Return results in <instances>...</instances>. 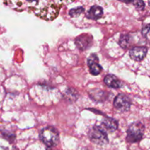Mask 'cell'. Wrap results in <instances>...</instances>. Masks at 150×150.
Returning <instances> with one entry per match:
<instances>
[{"mask_svg": "<svg viewBox=\"0 0 150 150\" xmlns=\"http://www.w3.org/2000/svg\"><path fill=\"white\" fill-rule=\"evenodd\" d=\"M144 125L142 122H135L129 127L127 131L126 140L128 142L136 143L142 139L144 133Z\"/></svg>", "mask_w": 150, "mask_h": 150, "instance_id": "obj_3", "label": "cell"}, {"mask_svg": "<svg viewBox=\"0 0 150 150\" xmlns=\"http://www.w3.org/2000/svg\"><path fill=\"white\" fill-rule=\"evenodd\" d=\"M83 12V7H77L76 9H73L70 11L69 14L70 16H71L72 17H76V16H79V15L81 14Z\"/></svg>", "mask_w": 150, "mask_h": 150, "instance_id": "obj_13", "label": "cell"}, {"mask_svg": "<svg viewBox=\"0 0 150 150\" xmlns=\"http://www.w3.org/2000/svg\"><path fill=\"white\" fill-rule=\"evenodd\" d=\"M89 137L92 142L97 144L103 145L108 142L106 132L100 126L95 125L90 129L89 132Z\"/></svg>", "mask_w": 150, "mask_h": 150, "instance_id": "obj_4", "label": "cell"}, {"mask_svg": "<svg viewBox=\"0 0 150 150\" xmlns=\"http://www.w3.org/2000/svg\"><path fill=\"white\" fill-rule=\"evenodd\" d=\"M104 82L105 84L109 87L113 89H120L122 86V83L121 81L118 79V78L116 77L114 75H107L104 79Z\"/></svg>", "mask_w": 150, "mask_h": 150, "instance_id": "obj_9", "label": "cell"}, {"mask_svg": "<svg viewBox=\"0 0 150 150\" xmlns=\"http://www.w3.org/2000/svg\"><path fill=\"white\" fill-rule=\"evenodd\" d=\"M114 105L117 110L122 112L127 111L131 105V100L125 94H119L114 99Z\"/></svg>", "mask_w": 150, "mask_h": 150, "instance_id": "obj_5", "label": "cell"}, {"mask_svg": "<svg viewBox=\"0 0 150 150\" xmlns=\"http://www.w3.org/2000/svg\"><path fill=\"white\" fill-rule=\"evenodd\" d=\"M142 32L144 37H146V38H148V36H149V24L145 25V26L143 27V29H142Z\"/></svg>", "mask_w": 150, "mask_h": 150, "instance_id": "obj_15", "label": "cell"}, {"mask_svg": "<svg viewBox=\"0 0 150 150\" xmlns=\"http://www.w3.org/2000/svg\"><path fill=\"white\" fill-rule=\"evenodd\" d=\"M146 53H147V48L146 47H134L130 51V57L135 61H142L145 58Z\"/></svg>", "mask_w": 150, "mask_h": 150, "instance_id": "obj_7", "label": "cell"}, {"mask_svg": "<svg viewBox=\"0 0 150 150\" xmlns=\"http://www.w3.org/2000/svg\"><path fill=\"white\" fill-rule=\"evenodd\" d=\"M131 3H133L136 7L139 10H143L145 7L144 2L143 1H132Z\"/></svg>", "mask_w": 150, "mask_h": 150, "instance_id": "obj_14", "label": "cell"}, {"mask_svg": "<svg viewBox=\"0 0 150 150\" xmlns=\"http://www.w3.org/2000/svg\"><path fill=\"white\" fill-rule=\"evenodd\" d=\"M40 139L46 146L51 147L58 144L59 134L58 130L54 127H47L41 131Z\"/></svg>", "mask_w": 150, "mask_h": 150, "instance_id": "obj_2", "label": "cell"}, {"mask_svg": "<svg viewBox=\"0 0 150 150\" xmlns=\"http://www.w3.org/2000/svg\"><path fill=\"white\" fill-rule=\"evenodd\" d=\"M47 150H50V149H47Z\"/></svg>", "mask_w": 150, "mask_h": 150, "instance_id": "obj_16", "label": "cell"}, {"mask_svg": "<svg viewBox=\"0 0 150 150\" xmlns=\"http://www.w3.org/2000/svg\"><path fill=\"white\" fill-rule=\"evenodd\" d=\"M92 42V37L89 35H81L76 40V44L81 51L87 49L91 46Z\"/></svg>", "mask_w": 150, "mask_h": 150, "instance_id": "obj_8", "label": "cell"}, {"mask_svg": "<svg viewBox=\"0 0 150 150\" xmlns=\"http://www.w3.org/2000/svg\"><path fill=\"white\" fill-rule=\"evenodd\" d=\"M130 43V37L128 35H121L120 39V45L122 48H127Z\"/></svg>", "mask_w": 150, "mask_h": 150, "instance_id": "obj_12", "label": "cell"}, {"mask_svg": "<svg viewBox=\"0 0 150 150\" xmlns=\"http://www.w3.org/2000/svg\"><path fill=\"white\" fill-rule=\"evenodd\" d=\"M35 14L40 18L52 21L57 18L62 2L59 1H27Z\"/></svg>", "mask_w": 150, "mask_h": 150, "instance_id": "obj_1", "label": "cell"}, {"mask_svg": "<svg viewBox=\"0 0 150 150\" xmlns=\"http://www.w3.org/2000/svg\"><path fill=\"white\" fill-rule=\"evenodd\" d=\"M103 14V10L102 7L98 5H94L89 9L86 14V17L92 20H98L102 17Z\"/></svg>", "mask_w": 150, "mask_h": 150, "instance_id": "obj_10", "label": "cell"}, {"mask_svg": "<svg viewBox=\"0 0 150 150\" xmlns=\"http://www.w3.org/2000/svg\"><path fill=\"white\" fill-rule=\"evenodd\" d=\"M103 125L104 128L106 129L109 132H114L117 130L118 128V122L114 119L111 118V117H107L103 122ZM104 129V130H105Z\"/></svg>", "mask_w": 150, "mask_h": 150, "instance_id": "obj_11", "label": "cell"}, {"mask_svg": "<svg viewBox=\"0 0 150 150\" xmlns=\"http://www.w3.org/2000/svg\"><path fill=\"white\" fill-rule=\"evenodd\" d=\"M99 59H98V56L95 54H92L89 56L88 59V65L89 67L91 74L93 76H98L102 71V67L98 63Z\"/></svg>", "mask_w": 150, "mask_h": 150, "instance_id": "obj_6", "label": "cell"}]
</instances>
